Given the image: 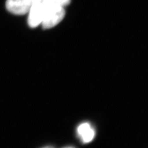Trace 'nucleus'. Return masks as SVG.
I'll return each mask as SVG.
<instances>
[{"label":"nucleus","mask_w":148,"mask_h":148,"mask_svg":"<svg viewBox=\"0 0 148 148\" xmlns=\"http://www.w3.org/2000/svg\"><path fill=\"white\" fill-rule=\"evenodd\" d=\"M43 6L44 16L41 24L44 29H49L56 26L64 18L65 13L63 7L43 5Z\"/></svg>","instance_id":"f257e3e1"},{"label":"nucleus","mask_w":148,"mask_h":148,"mask_svg":"<svg viewBox=\"0 0 148 148\" xmlns=\"http://www.w3.org/2000/svg\"><path fill=\"white\" fill-rule=\"evenodd\" d=\"M30 0H7V10L13 14L24 15L28 13L31 6Z\"/></svg>","instance_id":"f03ea898"},{"label":"nucleus","mask_w":148,"mask_h":148,"mask_svg":"<svg viewBox=\"0 0 148 148\" xmlns=\"http://www.w3.org/2000/svg\"><path fill=\"white\" fill-rule=\"evenodd\" d=\"M28 12L27 22L30 27L35 28L41 24L44 16L43 6L41 2L32 4Z\"/></svg>","instance_id":"7ed1b4c3"},{"label":"nucleus","mask_w":148,"mask_h":148,"mask_svg":"<svg viewBox=\"0 0 148 148\" xmlns=\"http://www.w3.org/2000/svg\"><path fill=\"white\" fill-rule=\"evenodd\" d=\"M77 134L82 143H88L94 140L95 136V131L91 124L84 122L80 124L77 129Z\"/></svg>","instance_id":"20e7f679"},{"label":"nucleus","mask_w":148,"mask_h":148,"mask_svg":"<svg viewBox=\"0 0 148 148\" xmlns=\"http://www.w3.org/2000/svg\"><path fill=\"white\" fill-rule=\"evenodd\" d=\"M70 1V0H42L41 3L43 5L63 7L69 4Z\"/></svg>","instance_id":"39448f33"},{"label":"nucleus","mask_w":148,"mask_h":148,"mask_svg":"<svg viewBox=\"0 0 148 148\" xmlns=\"http://www.w3.org/2000/svg\"><path fill=\"white\" fill-rule=\"evenodd\" d=\"M30 1H31V4L32 5V4H35V3H41L42 1V0H30Z\"/></svg>","instance_id":"423d86ee"}]
</instances>
